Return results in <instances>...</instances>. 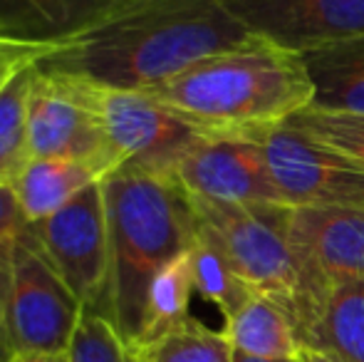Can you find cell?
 I'll use <instances>...</instances> for the list:
<instances>
[{
  "mask_svg": "<svg viewBox=\"0 0 364 362\" xmlns=\"http://www.w3.org/2000/svg\"><path fill=\"white\" fill-rule=\"evenodd\" d=\"M223 0H132L40 63L114 90H149L191 65L253 43Z\"/></svg>",
  "mask_w": 364,
  "mask_h": 362,
  "instance_id": "obj_1",
  "label": "cell"
},
{
  "mask_svg": "<svg viewBox=\"0 0 364 362\" xmlns=\"http://www.w3.org/2000/svg\"><path fill=\"white\" fill-rule=\"evenodd\" d=\"M146 92L211 137H260L312 107L315 97L305 60L263 38L211 55Z\"/></svg>",
  "mask_w": 364,
  "mask_h": 362,
  "instance_id": "obj_2",
  "label": "cell"
},
{
  "mask_svg": "<svg viewBox=\"0 0 364 362\" xmlns=\"http://www.w3.org/2000/svg\"><path fill=\"white\" fill-rule=\"evenodd\" d=\"M112 243V323L136 343L154 275L196 241V211L173 174L124 164L105 181Z\"/></svg>",
  "mask_w": 364,
  "mask_h": 362,
  "instance_id": "obj_3",
  "label": "cell"
},
{
  "mask_svg": "<svg viewBox=\"0 0 364 362\" xmlns=\"http://www.w3.org/2000/svg\"><path fill=\"white\" fill-rule=\"evenodd\" d=\"M191 203L198 226L223 248L250 293L268 295L290 310L305 350V338L315 325L330 288L310 273L292 243L290 206Z\"/></svg>",
  "mask_w": 364,
  "mask_h": 362,
  "instance_id": "obj_4",
  "label": "cell"
},
{
  "mask_svg": "<svg viewBox=\"0 0 364 362\" xmlns=\"http://www.w3.org/2000/svg\"><path fill=\"white\" fill-rule=\"evenodd\" d=\"M82 313V300L50 263L33 231L18 253L0 308L10 355L68 353Z\"/></svg>",
  "mask_w": 364,
  "mask_h": 362,
  "instance_id": "obj_5",
  "label": "cell"
},
{
  "mask_svg": "<svg viewBox=\"0 0 364 362\" xmlns=\"http://www.w3.org/2000/svg\"><path fill=\"white\" fill-rule=\"evenodd\" d=\"M28 129L33 156L97 159L119 169L107 142L102 90L80 75L48 68L40 60L33 65Z\"/></svg>",
  "mask_w": 364,
  "mask_h": 362,
  "instance_id": "obj_6",
  "label": "cell"
},
{
  "mask_svg": "<svg viewBox=\"0 0 364 362\" xmlns=\"http://www.w3.org/2000/svg\"><path fill=\"white\" fill-rule=\"evenodd\" d=\"M35 238L87 310L112 320V243L102 183L33 223Z\"/></svg>",
  "mask_w": 364,
  "mask_h": 362,
  "instance_id": "obj_7",
  "label": "cell"
},
{
  "mask_svg": "<svg viewBox=\"0 0 364 362\" xmlns=\"http://www.w3.org/2000/svg\"><path fill=\"white\" fill-rule=\"evenodd\" d=\"M273 181L290 208H364V164L295 129L275 127L258 137Z\"/></svg>",
  "mask_w": 364,
  "mask_h": 362,
  "instance_id": "obj_8",
  "label": "cell"
},
{
  "mask_svg": "<svg viewBox=\"0 0 364 362\" xmlns=\"http://www.w3.org/2000/svg\"><path fill=\"white\" fill-rule=\"evenodd\" d=\"M100 90L107 142L119 166L132 164L173 174L178 161L211 137L146 90H114L102 85Z\"/></svg>",
  "mask_w": 364,
  "mask_h": 362,
  "instance_id": "obj_9",
  "label": "cell"
},
{
  "mask_svg": "<svg viewBox=\"0 0 364 362\" xmlns=\"http://www.w3.org/2000/svg\"><path fill=\"white\" fill-rule=\"evenodd\" d=\"M173 176L198 203L285 206L258 137H206L178 161Z\"/></svg>",
  "mask_w": 364,
  "mask_h": 362,
  "instance_id": "obj_10",
  "label": "cell"
},
{
  "mask_svg": "<svg viewBox=\"0 0 364 362\" xmlns=\"http://www.w3.org/2000/svg\"><path fill=\"white\" fill-rule=\"evenodd\" d=\"M255 38L305 55L364 38V0H223Z\"/></svg>",
  "mask_w": 364,
  "mask_h": 362,
  "instance_id": "obj_11",
  "label": "cell"
},
{
  "mask_svg": "<svg viewBox=\"0 0 364 362\" xmlns=\"http://www.w3.org/2000/svg\"><path fill=\"white\" fill-rule=\"evenodd\" d=\"M290 238L327 288L364 278V208H290Z\"/></svg>",
  "mask_w": 364,
  "mask_h": 362,
  "instance_id": "obj_12",
  "label": "cell"
},
{
  "mask_svg": "<svg viewBox=\"0 0 364 362\" xmlns=\"http://www.w3.org/2000/svg\"><path fill=\"white\" fill-rule=\"evenodd\" d=\"M112 171H117L114 166L97 159L33 156L13 191L28 221L38 223L73 203L87 188L102 183Z\"/></svg>",
  "mask_w": 364,
  "mask_h": 362,
  "instance_id": "obj_13",
  "label": "cell"
},
{
  "mask_svg": "<svg viewBox=\"0 0 364 362\" xmlns=\"http://www.w3.org/2000/svg\"><path fill=\"white\" fill-rule=\"evenodd\" d=\"M132 0H0V30L30 43H58Z\"/></svg>",
  "mask_w": 364,
  "mask_h": 362,
  "instance_id": "obj_14",
  "label": "cell"
},
{
  "mask_svg": "<svg viewBox=\"0 0 364 362\" xmlns=\"http://www.w3.org/2000/svg\"><path fill=\"white\" fill-rule=\"evenodd\" d=\"M300 58L315 87V110L364 117V38L325 45Z\"/></svg>",
  "mask_w": 364,
  "mask_h": 362,
  "instance_id": "obj_15",
  "label": "cell"
},
{
  "mask_svg": "<svg viewBox=\"0 0 364 362\" xmlns=\"http://www.w3.org/2000/svg\"><path fill=\"white\" fill-rule=\"evenodd\" d=\"M235 353L253 358H300L302 340L292 313L268 295H250L248 303L223 325Z\"/></svg>",
  "mask_w": 364,
  "mask_h": 362,
  "instance_id": "obj_16",
  "label": "cell"
},
{
  "mask_svg": "<svg viewBox=\"0 0 364 362\" xmlns=\"http://www.w3.org/2000/svg\"><path fill=\"white\" fill-rule=\"evenodd\" d=\"M305 350L332 355L342 362H364V278L332 283Z\"/></svg>",
  "mask_w": 364,
  "mask_h": 362,
  "instance_id": "obj_17",
  "label": "cell"
},
{
  "mask_svg": "<svg viewBox=\"0 0 364 362\" xmlns=\"http://www.w3.org/2000/svg\"><path fill=\"white\" fill-rule=\"evenodd\" d=\"M193 273L191 256L183 251L173 261H168L156 275L146 290L144 315H141V330L134 345H151L168 335L171 330L181 328L186 320H191V295Z\"/></svg>",
  "mask_w": 364,
  "mask_h": 362,
  "instance_id": "obj_18",
  "label": "cell"
},
{
  "mask_svg": "<svg viewBox=\"0 0 364 362\" xmlns=\"http://www.w3.org/2000/svg\"><path fill=\"white\" fill-rule=\"evenodd\" d=\"M18 65L0 87V186H15L28 161L33 159L28 129V90L33 65Z\"/></svg>",
  "mask_w": 364,
  "mask_h": 362,
  "instance_id": "obj_19",
  "label": "cell"
},
{
  "mask_svg": "<svg viewBox=\"0 0 364 362\" xmlns=\"http://www.w3.org/2000/svg\"><path fill=\"white\" fill-rule=\"evenodd\" d=\"M188 256H191L193 290L203 300L216 305L223 320H228L230 315L238 313L248 303V298L253 295L250 288L235 273L233 263L228 261L223 248L201 226L196 228V241L188 248Z\"/></svg>",
  "mask_w": 364,
  "mask_h": 362,
  "instance_id": "obj_20",
  "label": "cell"
},
{
  "mask_svg": "<svg viewBox=\"0 0 364 362\" xmlns=\"http://www.w3.org/2000/svg\"><path fill=\"white\" fill-rule=\"evenodd\" d=\"M129 348L146 362H233L235 355L223 328L211 330L196 318L186 320L156 343Z\"/></svg>",
  "mask_w": 364,
  "mask_h": 362,
  "instance_id": "obj_21",
  "label": "cell"
},
{
  "mask_svg": "<svg viewBox=\"0 0 364 362\" xmlns=\"http://www.w3.org/2000/svg\"><path fill=\"white\" fill-rule=\"evenodd\" d=\"M285 124L335 147V149L350 154L364 164V117L362 115H347V112H325L307 107L300 115H295Z\"/></svg>",
  "mask_w": 364,
  "mask_h": 362,
  "instance_id": "obj_22",
  "label": "cell"
},
{
  "mask_svg": "<svg viewBox=\"0 0 364 362\" xmlns=\"http://www.w3.org/2000/svg\"><path fill=\"white\" fill-rule=\"evenodd\" d=\"M68 358L70 362H136L129 343L122 338L114 323L87 308L77 325Z\"/></svg>",
  "mask_w": 364,
  "mask_h": 362,
  "instance_id": "obj_23",
  "label": "cell"
},
{
  "mask_svg": "<svg viewBox=\"0 0 364 362\" xmlns=\"http://www.w3.org/2000/svg\"><path fill=\"white\" fill-rule=\"evenodd\" d=\"M33 236V223L23 213L13 186H0V308L8 293L20 248Z\"/></svg>",
  "mask_w": 364,
  "mask_h": 362,
  "instance_id": "obj_24",
  "label": "cell"
},
{
  "mask_svg": "<svg viewBox=\"0 0 364 362\" xmlns=\"http://www.w3.org/2000/svg\"><path fill=\"white\" fill-rule=\"evenodd\" d=\"M55 45V43H53ZM50 43H30L0 30V60H43L53 50Z\"/></svg>",
  "mask_w": 364,
  "mask_h": 362,
  "instance_id": "obj_25",
  "label": "cell"
},
{
  "mask_svg": "<svg viewBox=\"0 0 364 362\" xmlns=\"http://www.w3.org/2000/svg\"><path fill=\"white\" fill-rule=\"evenodd\" d=\"M8 362H70L68 353L63 355H10Z\"/></svg>",
  "mask_w": 364,
  "mask_h": 362,
  "instance_id": "obj_26",
  "label": "cell"
},
{
  "mask_svg": "<svg viewBox=\"0 0 364 362\" xmlns=\"http://www.w3.org/2000/svg\"><path fill=\"white\" fill-rule=\"evenodd\" d=\"M233 362H302V358H253V355L235 353Z\"/></svg>",
  "mask_w": 364,
  "mask_h": 362,
  "instance_id": "obj_27",
  "label": "cell"
},
{
  "mask_svg": "<svg viewBox=\"0 0 364 362\" xmlns=\"http://www.w3.org/2000/svg\"><path fill=\"white\" fill-rule=\"evenodd\" d=\"M23 63H28V60H0V87H3L5 80L15 73V68H18V65H23Z\"/></svg>",
  "mask_w": 364,
  "mask_h": 362,
  "instance_id": "obj_28",
  "label": "cell"
},
{
  "mask_svg": "<svg viewBox=\"0 0 364 362\" xmlns=\"http://www.w3.org/2000/svg\"><path fill=\"white\" fill-rule=\"evenodd\" d=\"M302 362H342L332 355H325V353H317V350H302Z\"/></svg>",
  "mask_w": 364,
  "mask_h": 362,
  "instance_id": "obj_29",
  "label": "cell"
},
{
  "mask_svg": "<svg viewBox=\"0 0 364 362\" xmlns=\"http://www.w3.org/2000/svg\"><path fill=\"white\" fill-rule=\"evenodd\" d=\"M0 360H3V362L10 360V348H8V340H5L3 320H0Z\"/></svg>",
  "mask_w": 364,
  "mask_h": 362,
  "instance_id": "obj_30",
  "label": "cell"
},
{
  "mask_svg": "<svg viewBox=\"0 0 364 362\" xmlns=\"http://www.w3.org/2000/svg\"><path fill=\"white\" fill-rule=\"evenodd\" d=\"M132 353H134V350H132ZM134 360H136V362H146V360H141V358H139V355H136V353H134Z\"/></svg>",
  "mask_w": 364,
  "mask_h": 362,
  "instance_id": "obj_31",
  "label": "cell"
},
{
  "mask_svg": "<svg viewBox=\"0 0 364 362\" xmlns=\"http://www.w3.org/2000/svg\"><path fill=\"white\" fill-rule=\"evenodd\" d=\"M0 362H3V360H0Z\"/></svg>",
  "mask_w": 364,
  "mask_h": 362,
  "instance_id": "obj_32",
  "label": "cell"
}]
</instances>
